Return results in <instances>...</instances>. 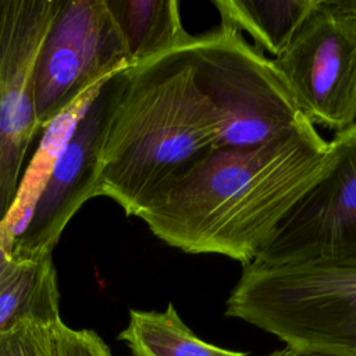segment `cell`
I'll return each instance as SVG.
<instances>
[{"mask_svg":"<svg viewBox=\"0 0 356 356\" xmlns=\"http://www.w3.org/2000/svg\"><path fill=\"white\" fill-rule=\"evenodd\" d=\"M328 153L310 121L257 147H216L138 217L192 254L254 261L277 222L321 172Z\"/></svg>","mask_w":356,"mask_h":356,"instance_id":"6da1fadb","label":"cell"},{"mask_svg":"<svg viewBox=\"0 0 356 356\" xmlns=\"http://www.w3.org/2000/svg\"><path fill=\"white\" fill-rule=\"evenodd\" d=\"M191 43L129 68L99 177V196L111 197L127 216L138 217L218 147L214 115L193 79Z\"/></svg>","mask_w":356,"mask_h":356,"instance_id":"7a4b0ae2","label":"cell"},{"mask_svg":"<svg viewBox=\"0 0 356 356\" xmlns=\"http://www.w3.org/2000/svg\"><path fill=\"white\" fill-rule=\"evenodd\" d=\"M225 314L299 352L356 356V264L243 266Z\"/></svg>","mask_w":356,"mask_h":356,"instance_id":"3957f363","label":"cell"},{"mask_svg":"<svg viewBox=\"0 0 356 356\" xmlns=\"http://www.w3.org/2000/svg\"><path fill=\"white\" fill-rule=\"evenodd\" d=\"M191 54L193 79L214 115L220 147H257L307 120L273 58L238 29L220 24L195 36Z\"/></svg>","mask_w":356,"mask_h":356,"instance_id":"277c9868","label":"cell"},{"mask_svg":"<svg viewBox=\"0 0 356 356\" xmlns=\"http://www.w3.org/2000/svg\"><path fill=\"white\" fill-rule=\"evenodd\" d=\"M125 68H131L128 51L106 0H61L32 74L38 128Z\"/></svg>","mask_w":356,"mask_h":356,"instance_id":"5b68a950","label":"cell"},{"mask_svg":"<svg viewBox=\"0 0 356 356\" xmlns=\"http://www.w3.org/2000/svg\"><path fill=\"white\" fill-rule=\"evenodd\" d=\"M128 81L129 68L113 74L78 114L31 211L10 242L13 257L51 254L71 217L86 200L99 196L104 145Z\"/></svg>","mask_w":356,"mask_h":356,"instance_id":"8992f818","label":"cell"},{"mask_svg":"<svg viewBox=\"0 0 356 356\" xmlns=\"http://www.w3.org/2000/svg\"><path fill=\"white\" fill-rule=\"evenodd\" d=\"M254 261L356 264V125L328 142L321 172L277 222Z\"/></svg>","mask_w":356,"mask_h":356,"instance_id":"52a82bcc","label":"cell"},{"mask_svg":"<svg viewBox=\"0 0 356 356\" xmlns=\"http://www.w3.org/2000/svg\"><path fill=\"white\" fill-rule=\"evenodd\" d=\"M273 64L313 125H356V14L341 0H317Z\"/></svg>","mask_w":356,"mask_h":356,"instance_id":"ba28073f","label":"cell"},{"mask_svg":"<svg viewBox=\"0 0 356 356\" xmlns=\"http://www.w3.org/2000/svg\"><path fill=\"white\" fill-rule=\"evenodd\" d=\"M61 0H0V227L18 196L26 150L38 128L33 67Z\"/></svg>","mask_w":356,"mask_h":356,"instance_id":"9c48e42d","label":"cell"},{"mask_svg":"<svg viewBox=\"0 0 356 356\" xmlns=\"http://www.w3.org/2000/svg\"><path fill=\"white\" fill-rule=\"evenodd\" d=\"M124 39L129 65L138 67L189 44L177 0H106Z\"/></svg>","mask_w":356,"mask_h":356,"instance_id":"30bf717a","label":"cell"},{"mask_svg":"<svg viewBox=\"0 0 356 356\" xmlns=\"http://www.w3.org/2000/svg\"><path fill=\"white\" fill-rule=\"evenodd\" d=\"M58 300L51 254L15 259L0 278V334L28 320H61Z\"/></svg>","mask_w":356,"mask_h":356,"instance_id":"8fae6325","label":"cell"},{"mask_svg":"<svg viewBox=\"0 0 356 356\" xmlns=\"http://www.w3.org/2000/svg\"><path fill=\"white\" fill-rule=\"evenodd\" d=\"M118 338L129 356H249L197 337L179 317L172 303L165 310H129L128 325Z\"/></svg>","mask_w":356,"mask_h":356,"instance_id":"7c38bea8","label":"cell"},{"mask_svg":"<svg viewBox=\"0 0 356 356\" xmlns=\"http://www.w3.org/2000/svg\"><path fill=\"white\" fill-rule=\"evenodd\" d=\"M221 24L248 32L259 47L278 57L317 0H214Z\"/></svg>","mask_w":356,"mask_h":356,"instance_id":"4fadbf2b","label":"cell"},{"mask_svg":"<svg viewBox=\"0 0 356 356\" xmlns=\"http://www.w3.org/2000/svg\"><path fill=\"white\" fill-rule=\"evenodd\" d=\"M61 320H28L0 334V356H57Z\"/></svg>","mask_w":356,"mask_h":356,"instance_id":"5bb4252c","label":"cell"},{"mask_svg":"<svg viewBox=\"0 0 356 356\" xmlns=\"http://www.w3.org/2000/svg\"><path fill=\"white\" fill-rule=\"evenodd\" d=\"M57 356H113L104 341L92 330H74L61 323Z\"/></svg>","mask_w":356,"mask_h":356,"instance_id":"9a60e30c","label":"cell"},{"mask_svg":"<svg viewBox=\"0 0 356 356\" xmlns=\"http://www.w3.org/2000/svg\"><path fill=\"white\" fill-rule=\"evenodd\" d=\"M14 263H15V257L11 256L6 243L0 238V278L13 267Z\"/></svg>","mask_w":356,"mask_h":356,"instance_id":"2e32d148","label":"cell"},{"mask_svg":"<svg viewBox=\"0 0 356 356\" xmlns=\"http://www.w3.org/2000/svg\"><path fill=\"white\" fill-rule=\"evenodd\" d=\"M267 356H327V355H320V353H310V352H299V350H292L288 348L275 350Z\"/></svg>","mask_w":356,"mask_h":356,"instance_id":"e0dca14e","label":"cell"},{"mask_svg":"<svg viewBox=\"0 0 356 356\" xmlns=\"http://www.w3.org/2000/svg\"><path fill=\"white\" fill-rule=\"evenodd\" d=\"M342 4L356 14V0H341Z\"/></svg>","mask_w":356,"mask_h":356,"instance_id":"ac0fdd59","label":"cell"}]
</instances>
